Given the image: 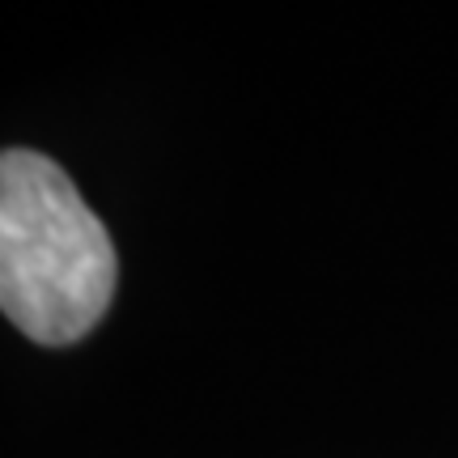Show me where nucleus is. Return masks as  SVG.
Segmentation results:
<instances>
[{"mask_svg": "<svg viewBox=\"0 0 458 458\" xmlns=\"http://www.w3.org/2000/svg\"><path fill=\"white\" fill-rule=\"evenodd\" d=\"M114 280V242L77 182L47 153L0 148V314L64 348L102 323Z\"/></svg>", "mask_w": 458, "mask_h": 458, "instance_id": "obj_1", "label": "nucleus"}]
</instances>
